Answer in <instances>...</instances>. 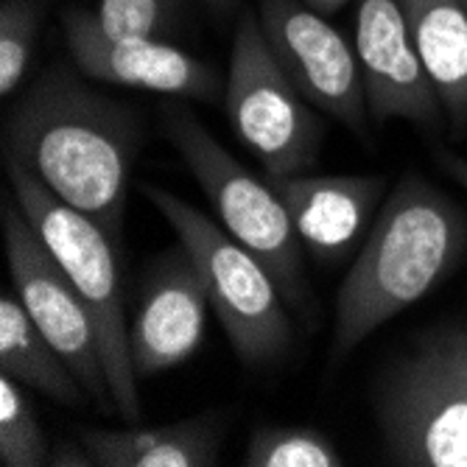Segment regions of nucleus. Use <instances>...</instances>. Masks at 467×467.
Wrapping results in <instances>:
<instances>
[{
  "label": "nucleus",
  "mask_w": 467,
  "mask_h": 467,
  "mask_svg": "<svg viewBox=\"0 0 467 467\" xmlns=\"http://www.w3.org/2000/svg\"><path fill=\"white\" fill-rule=\"evenodd\" d=\"M182 0H99L93 12L112 36L168 39L177 28Z\"/></svg>",
  "instance_id": "nucleus-20"
},
{
  "label": "nucleus",
  "mask_w": 467,
  "mask_h": 467,
  "mask_svg": "<svg viewBox=\"0 0 467 467\" xmlns=\"http://www.w3.org/2000/svg\"><path fill=\"white\" fill-rule=\"evenodd\" d=\"M453 132L467 130V12L462 0H400Z\"/></svg>",
  "instance_id": "nucleus-15"
},
{
  "label": "nucleus",
  "mask_w": 467,
  "mask_h": 467,
  "mask_svg": "<svg viewBox=\"0 0 467 467\" xmlns=\"http://www.w3.org/2000/svg\"><path fill=\"white\" fill-rule=\"evenodd\" d=\"M0 369L62 406H81L88 398L62 353L9 294L0 296Z\"/></svg>",
  "instance_id": "nucleus-16"
},
{
  "label": "nucleus",
  "mask_w": 467,
  "mask_h": 467,
  "mask_svg": "<svg viewBox=\"0 0 467 467\" xmlns=\"http://www.w3.org/2000/svg\"><path fill=\"white\" fill-rule=\"evenodd\" d=\"M254 12L275 59L308 104L364 135L369 107L356 46L303 0H258Z\"/></svg>",
  "instance_id": "nucleus-9"
},
{
  "label": "nucleus",
  "mask_w": 467,
  "mask_h": 467,
  "mask_svg": "<svg viewBox=\"0 0 467 467\" xmlns=\"http://www.w3.org/2000/svg\"><path fill=\"white\" fill-rule=\"evenodd\" d=\"M160 118L165 140L191 168L224 230L272 275L283 300L303 311L311 303L303 254L306 246L294 230L291 213L277 188L246 171L191 109L168 104Z\"/></svg>",
  "instance_id": "nucleus-3"
},
{
  "label": "nucleus",
  "mask_w": 467,
  "mask_h": 467,
  "mask_svg": "<svg viewBox=\"0 0 467 467\" xmlns=\"http://www.w3.org/2000/svg\"><path fill=\"white\" fill-rule=\"evenodd\" d=\"M244 467H342L345 459L336 442L317 429L258 426L252 431Z\"/></svg>",
  "instance_id": "nucleus-17"
},
{
  "label": "nucleus",
  "mask_w": 467,
  "mask_h": 467,
  "mask_svg": "<svg viewBox=\"0 0 467 467\" xmlns=\"http://www.w3.org/2000/svg\"><path fill=\"white\" fill-rule=\"evenodd\" d=\"M356 54L375 123L409 120L417 130H445V109L420 59L400 0H356Z\"/></svg>",
  "instance_id": "nucleus-10"
},
{
  "label": "nucleus",
  "mask_w": 467,
  "mask_h": 467,
  "mask_svg": "<svg viewBox=\"0 0 467 467\" xmlns=\"http://www.w3.org/2000/svg\"><path fill=\"white\" fill-rule=\"evenodd\" d=\"M39 28L42 9L34 0H4V6H0V93L6 99L26 78Z\"/></svg>",
  "instance_id": "nucleus-19"
},
{
  "label": "nucleus",
  "mask_w": 467,
  "mask_h": 467,
  "mask_svg": "<svg viewBox=\"0 0 467 467\" xmlns=\"http://www.w3.org/2000/svg\"><path fill=\"white\" fill-rule=\"evenodd\" d=\"M140 140L143 126L130 107L54 65L15 104L6 157L101 224L120 249Z\"/></svg>",
  "instance_id": "nucleus-1"
},
{
  "label": "nucleus",
  "mask_w": 467,
  "mask_h": 467,
  "mask_svg": "<svg viewBox=\"0 0 467 467\" xmlns=\"http://www.w3.org/2000/svg\"><path fill=\"white\" fill-rule=\"evenodd\" d=\"M51 464L54 467H96V459L93 453L88 451V445L81 442H73V440H65L59 442L54 451H51Z\"/></svg>",
  "instance_id": "nucleus-22"
},
{
  "label": "nucleus",
  "mask_w": 467,
  "mask_h": 467,
  "mask_svg": "<svg viewBox=\"0 0 467 467\" xmlns=\"http://www.w3.org/2000/svg\"><path fill=\"white\" fill-rule=\"evenodd\" d=\"M462 6H464V12H467V0H462Z\"/></svg>",
  "instance_id": "nucleus-26"
},
{
  "label": "nucleus",
  "mask_w": 467,
  "mask_h": 467,
  "mask_svg": "<svg viewBox=\"0 0 467 467\" xmlns=\"http://www.w3.org/2000/svg\"><path fill=\"white\" fill-rule=\"evenodd\" d=\"M306 6H311L314 12H319V15H336L338 9H345L350 0H303Z\"/></svg>",
  "instance_id": "nucleus-24"
},
{
  "label": "nucleus",
  "mask_w": 467,
  "mask_h": 467,
  "mask_svg": "<svg viewBox=\"0 0 467 467\" xmlns=\"http://www.w3.org/2000/svg\"><path fill=\"white\" fill-rule=\"evenodd\" d=\"M417 348L429 353L451 378L467 389V317L456 322H442L420 336Z\"/></svg>",
  "instance_id": "nucleus-21"
},
{
  "label": "nucleus",
  "mask_w": 467,
  "mask_h": 467,
  "mask_svg": "<svg viewBox=\"0 0 467 467\" xmlns=\"http://www.w3.org/2000/svg\"><path fill=\"white\" fill-rule=\"evenodd\" d=\"M467 219L429 180L406 174L353 258L336 296L330 361L348 358L367 336L420 303L462 261Z\"/></svg>",
  "instance_id": "nucleus-2"
},
{
  "label": "nucleus",
  "mask_w": 467,
  "mask_h": 467,
  "mask_svg": "<svg viewBox=\"0 0 467 467\" xmlns=\"http://www.w3.org/2000/svg\"><path fill=\"white\" fill-rule=\"evenodd\" d=\"M99 467H213L219 464V414H199L157 429L81 431Z\"/></svg>",
  "instance_id": "nucleus-14"
},
{
  "label": "nucleus",
  "mask_w": 467,
  "mask_h": 467,
  "mask_svg": "<svg viewBox=\"0 0 467 467\" xmlns=\"http://www.w3.org/2000/svg\"><path fill=\"white\" fill-rule=\"evenodd\" d=\"M210 294L188 246L160 254L130 325V350L138 380L154 378L188 361L204 338Z\"/></svg>",
  "instance_id": "nucleus-12"
},
{
  "label": "nucleus",
  "mask_w": 467,
  "mask_h": 467,
  "mask_svg": "<svg viewBox=\"0 0 467 467\" xmlns=\"http://www.w3.org/2000/svg\"><path fill=\"white\" fill-rule=\"evenodd\" d=\"M375 426L403 467H467V389L417 345L380 372Z\"/></svg>",
  "instance_id": "nucleus-7"
},
{
  "label": "nucleus",
  "mask_w": 467,
  "mask_h": 467,
  "mask_svg": "<svg viewBox=\"0 0 467 467\" xmlns=\"http://www.w3.org/2000/svg\"><path fill=\"white\" fill-rule=\"evenodd\" d=\"M6 168L17 207L36 227L48 249L57 254V261L62 264V269L67 272V277L73 280V285L78 288L96 319L107 380L118 414L123 420H138V375L132 367L130 322H126L115 241L107 235L101 224H96L81 210L62 202L51 188H46L34 174H28L17 160L6 157Z\"/></svg>",
  "instance_id": "nucleus-4"
},
{
  "label": "nucleus",
  "mask_w": 467,
  "mask_h": 467,
  "mask_svg": "<svg viewBox=\"0 0 467 467\" xmlns=\"http://www.w3.org/2000/svg\"><path fill=\"white\" fill-rule=\"evenodd\" d=\"M17 384L20 380L6 372L0 378V464L46 467L51 464L48 437Z\"/></svg>",
  "instance_id": "nucleus-18"
},
{
  "label": "nucleus",
  "mask_w": 467,
  "mask_h": 467,
  "mask_svg": "<svg viewBox=\"0 0 467 467\" xmlns=\"http://www.w3.org/2000/svg\"><path fill=\"white\" fill-rule=\"evenodd\" d=\"M380 177L300 174L277 185L294 230L306 252L319 264H338L356 249L384 196Z\"/></svg>",
  "instance_id": "nucleus-13"
},
{
  "label": "nucleus",
  "mask_w": 467,
  "mask_h": 467,
  "mask_svg": "<svg viewBox=\"0 0 467 467\" xmlns=\"http://www.w3.org/2000/svg\"><path fill=\"white\" fill-rule=\"evenodd\" d=\"M434 160H437V165L442 168V171H445L453 182H459V185L467 191V160H464V157H459V154H453V151H445V149H437Z\"/></svg>",
  "instance_id": "nucleus-23"
},
{
  "label": "nucleus",
  "mask_w": 467,
  "mask_h": 467,
  "mask_svg": "<svg viewBox=\"0 0 467 467\" xmlns=\"http://www.w3.org/2000/svg\"><path fill=\"white\" fill-rule=\"evenodd\" d=\"M224 107L235 138L275 188L314 168L325 126L275 59L254 9L241 12L235 26Z\"/></svg>",
  "instance_id": "nucleus-6"
},
{
  "label": "nucleus",
  "mask_w": 467,
  "mask_h": 467,
  "mask_svg": "<svg viewBox=\"0 0 467 467\" xmlns=\"http://www.w3.org/2000/svg\"><path fill=\"white\" fill-rule=\"evenodd\" d=\"M140 193L160 210L177 238L188 246L204 277L213 306L235 356L246 367H269L291 348V319L272 275L202 210L157 185Z\"/></svg>",
  "instance_id": "nucleus-5"
},
{
  "label": "nucleus",
  "mask_w": 467,
  "mask_h": 467,
  "mask_svg": "<svg viewBox=\"0 0 467 467\" xmlns=\"http://www.w3.org/2000/svg\"><path fill=\"white\" fill-rule=\"evenodd\" d=\"M4 238L12 285L31 322L70 364L88 398L107 414L118 411L109 392L96 319L57 254L20 207L4 210Z\"/></svg>",
  "instance_id": "nucleus-8"
},
{
  "label": "nucleus",
  "mask_w": 467,
  "mask_h": 467,
  "mask_svg": "<svg viewBox=\"0 0 467 467\" xmlns=\"http://www.w3.org/2000/svg\"><path fill=\"white\" fill-rule=\"evenodd\" d=\"M235 4H238V0H207V6L213 12H230Z\"/></svg>",
  "instance_id": "nucleus-25"
},
{
  "label": "nucleus",
  "mask_w": 467,
  "mask_h": 467,
  "mask_svg": "<svg viewBox=\"0 0 467 467\" xmlns=\"http://www.w3.org/2000/svg\"><path fill=\"white\" fill-rule=\"evenodd\" d=\"M65 36L76 67L93 81L196 101L219 99L213 67L168 39L112 36L93 12H67Z\"/></svg>",
  "instance_id": "nucleus-11"
}]
</instances>
